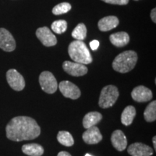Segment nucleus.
Segmentation results:
<instances>
[{
	"instance_id": "f3484780",
	"label": "nucleus",
	"mask_w": 156,
	"mask_h": 156,
	"mask_svg": "<svg viewBox=\"0 0 156 156\" xmlns=\"http://www.w3.org/2000/svg\"><path fill=\"white\" fill-rule=\"evenodd\" d=\"M103 116L101 113L98 112H89L84 116L83 120V125L84 128L89 129L96 125L102 119Z\"/></svg>"
},
{
	"instance_id": "393cba45",
	"label": "nucleus",
	"mask_w": 156,
	"mask_h": 156,
	"mask_svg": "<svg viewBox=\"0 0 156 156\" xmlns=\"http://www.w3.org/2000/svg\"><path fill=\"white\" fill-rule=\"evenodd\" d=\"M104 2L111 4V5H126L129 3V0H101Z\"/></svg>"
},
{
	"instance_id": "412c9836",
	"label": "nucleus",
	"mask_w": 156,
	"mask_h": 156,
	"mask_svg": "<svg viewBox=\"0 0 156 156\" xmlns=\"http://www.w3.org/2000/svg\"><path fill=\"white\" fill-rule=\"evenodd\" d=\"M144 118L146 122H152L156 119V101H153L147 105L144 112Z\"/></svg>"
},
{
	"instance_id": "cd10ccee",
	"label": "nucleus",
	"mask_w": 156,
	"mask_h": 156,
	"mask_svg": "<svg viewBox=\"0 0 156 156\" xmlns=\"http://www.w3.org/2000/svg\"><path fill=\"white\" fill-rule=\"evenodd\" d=\"M57 156H72V155H70V153H68V152L62 151V152H59V153H58Z\"/></svg>"
},
{
	"instance_id": "ddd939ff",
	"label": "nucleus",
	"mask_w": 156,
	"mask_h": 156,
	"mask_svg": "<svg viewBox=\"0 0 156 156\" xmlns=\"http://www.w3.org/2000/svg\"><path fill=\"white\" fill-rule=\"evenodd\" d=\"M102 139L103 136L100 130L95 126L87 129L86 131L83 134V140L85 143L88 145H95L98 143Z\"/></svg>"
},
{
	"instance_id": "a211bd4d",
	"label": "nucleus",
	"mask_w": 156,
	"mask_h": 156,
	"mask_svg": "<svg viewBox=\"0 0 156 156\" xmlns=\"http://www.w3.org/2000/svg\"><path fill=\"white\" fill-rule=\"evenodd\" d=\"M22 151L25 155L29 156H41L44 153V149L39 144L30 143L23 145Z\"/></svg>"
},
{
	"instance_id": "1a4fd4ad",
	"label": "nucleus",
	"mask_w": 156,
	"mask_h": 156,
	"mask_svg": "<svg viewBox=\"0 0 156 156\" xmlns=\"http://www.w3.org/2000/svg\"><path fill=\"white\" fill-rule=\"evenodd\" d=\"M63 69L69 75L73 77H81L87 73V67L85 64L69 61L64 62L62 64Z\"/></svg>"
},
{
	"instance_id": "c85d7f7f",
	"label": "nucleus",
	"mask_w": 156,
	"mask_h": 156,
	"mask_svg": "<svg viewBox=\"0 0 156 156\" xmlns=\"http://www.w3.org/2000/svg\"><path fill=\"white\" fill-rule=\"evenodd\" d=\"M153 143L154 145V149H155V151L156 150V136H154L153 137Z\"/></svg>"
},
{
	"instance_id": "20e7f679",
	"label": "nucleus",
	"mask_w": 156,
	"mask_h": 156,
	"mask_svg": "<svg viewBox=\"0 0 156 156\" xmlns=\"http://www.w3.org/2000/svg\"><path fill=\"white\" fill-rule=\"evenodd\" d=\"M119 96V90L115 85H109L101 90L98 104L102 108H108L114 106Z\"/></svg>"
},
{
	"instance_id": "c756f323",
	"label": "nucleus",
	"mask_w": 156,
	"mask_h": 156,
	"mask_svg": "<svg viewBox=\"0 0 156 156\" xmlns=\"http://www.w3.org/2000/svg\"><path fill=\"white\" fill-rule=\"evenodd\" d=\"M85 156H93V155H90V154H85Z\"/></svg>"
},
{
	"instance_id": "0eeeda50",
	"label": "nucleus",
	"mask_w": 156,
	"mask_h": 156,
	"mask_svg": "<svg viewBox=\"0 0 156 156\" xmlns=\"http://www.w3.org/2000/svg\"><path fill=\"white\" fill-rule=\"evenodd\" d=\"M60 92L64 97L71 98L73 100H76L79 98L81 95V91L77 85L72 82L64 80L62 81L58 85Z\"/></svg>"
},
{
	"instance_id": "9b49d317",
	"label": "nucleus",
	"mask_w": 156,
	"mask_h": 156,
	"mask_svg": "<svg viewBox=\"0 0 156 156\" xmlns=\"http://www.w3.org/2000/svg\"><path fill=\"white\" fill-rule=\"evenodd\" d=\"M132 98L134 101L139 103L147 102L153 98V93L151 90L143 85L134 87L131 93Z\"/></svg>"
},
{
	"instance_id": "dca6fc26",
	"label": "nucleus",
	"mask_w": 156,
	"mask_h": 156,
	"mask_svg": "<svg viewBox=\"0 0 156 156\" xmlns=\"http://www.w3.org/2000/svg\"><path fill=\"white\" fill-rule=\"evenodd\" d=\"M109 40L114 46L116 47H124L129 42V36L126 32H118L109 36Z\"/></svg>"
},
{
	"instance_id": "4468645a",
	"label": "nucleus",
	"mask_w": 156,
	"mask_h": 156,
	"mask_svg": "<svg viewBox=\"0 0 156 156\" xmlns=\"http://www.w3.org/2000/svg\"><path fill=\"white\" fill-rule=\"evenodd\" d=\"M111 140L114 147L118 151H124L127 146V140L125 134L120 129L115 130L113 132Z\"/></svg>"
},
{
	"instance_id": "5701e85b",
	"label": "nucleus",
	"mask_w": 156,
	"mask_h": 156,
	"mask_svg": "<svg viewBox=\"0 0 156 156\" xmlns=\"http://www.w3.org/2000/svg\"><path fill=\"white\" fill-rule=\"evenodd\" d=\"M51 28L56 34H64L67 29V23L64 20H58L52 23Z\"/></svg>"
},
{
	"instance_id": "f257e3e1",
	"label": "nucleus",
	"mask_w": 156,
	"mask_h": 156,
	"mask_svg": "<svg viewBox=\"0 0 156 156\" xmlns=\"http://www.w3.org/2000/svg\"><path fill=\"white\" fill-rule=\"evenodd\" d=\"M41 128L34 119L29 116L14 117L6 126V136L15 142L34 140L40 135Z\"/></svg>"
},
{
	"instance_id": "6e6552de",
	"label": "nucleus",
	"mask_w": 156,
	"mask_h": 156,
	"mask_svg": "<svg viewBox=\"0 0 156 156\" xmlns=\"http://www.w3.org/2000/svg\"><path fill=\"white\" fill-rule=\"evenodd\" d=\"M36 35L42 44L47 47L54 46L57 44V40L51 30L48 27H42L37 29Z\"/></svg>"
},
{
	"instance_id": "b1692460",
	"label": "nucleus",
	"mask_w": 156,
	"mask_h": 156,
	"mask_svg": "<svg viewBox=\"0 0 156 156\" xmlns=\"http://www.w3.org/2000/svg\"><path fill=\"white\" fill-rule=\"evenodd\" d=\"M72 8V6L68 2H62L56 5L52 9V13L55 15L65 14Z\"/></svg>"
},
{
	"instance_id": "f8f14e48",
	"label": "nucleus",
	"mask_w": 156,
	"mask_h": 156,
	"mask_svg": "<svg viewBox=\"0 0 156 156\" xmlns=\"http://www.w3.org/2000/svg\"><path fill=\"white\" fill-rule=\"evenodd\" d=\"M127 151L132 156H151L153 154V148L141 142H135L130 145Z\"/></svg>"
},
{
	"instance_id": "9d476101",
	"label": "nucleus",
	"mask_w": 156,
	"mask_h": 156,
	"mask_svg": "<svg viewBox=\"0 0 156 156\" xmlns=\"http://www.w3.org/2000/svg\"><path fill=\"white\" fill-rule=\"evenodd\" d=\"M16 48V43L12 35L5 28H0V48L7 52L13 51Z\"/></svg>"
},
{
	"instance_id": "bb28decb",
	"label": "nucleus",
	"mask_w": 156,
	"mask_h": 156,
	"mask_svg": "<svg viewBox=\"0 0 156 156\" xmlns=\"http://www.w3.org/2000/svg\"><path fill=\"white\" fill-rule=\"evenodd\" d=\"M151 17L152 20L154 23H156V9L153 8L151 10Z\"/></svg>"
},
{
	"instance_id": "2eb2a0df",
	"label": "nucleus",
	"mask_w": 156,
	"mask_h": 156,
	"mask_svg": "<svg viewBox=\"0 0 156 156\" xmlns=\"http://www.w3.org/2000/svg\"><path fill=\"white\" fill-rule=\"evenodd\" d=\"M119 24V20L116 16H106L101 18L98 21V26L99 30L103 32H106L116 28Z\"/></svg>"
},
{
	"instance_id": "4be33fe9",
	"label": "nucleus",
	"mask_w": 156,
	"mask_h": 156,
	"mask_svg": "<svg viewBox=\"0 0 156 156\" xmlns=\"http://www.w3.org/2000/svg\"><path fill=\"white\" fill-rule=\"evenodd\" d=\"M87 28L84 23H80L75 27L73 32L72 36L77 41H83L86 38Z\"/></svg>"
},
{
	"instance_id": "423d86ee",
	"label": "nucleus",
	"mask_w": 156,
	"mask_h": 156,
	"mask_svg": "<svg viewBox=\"0 0 156 156\" xmlns=\"http://www.w3.org/2000/svg\"><path fill=\"white\" fill-rule=\"evenodd\" d=\"M7 80L9 85L14 90L21 91L24 89L25 82L24 77L16 69H11L7 72Z\"/></svg>"
},
{
	"instance_id": "7ed1b4c3",
	"label": "nucleus",
	"mask_w": 156,
	"mask_h": 156,
	"mask_svg": "<svg viewBox=\"0 0 156 156\" xmlns=\"http://www.w3.org/2000/svg\"><path fill=\"white\" fill-rule=\"evenodd\" d=\"M68 54L70 58L77 63L88 64L93 62L90 52L85 44L82 41H74L70 43L68 47Z\"/></svg>"
},
{
	"instance_id": "a878e982",
	"label": "nucleus",
	"mask_w": 156,
	"mask_h": 156,
	"mask_svg": "<svg viewBox=\"0 0 156 156\" xmlns=\"http://www.w3.org/2000/svg\"><path fill=\"white\" fill-rule=\"evenodd\" d=\"M99 45H100V43H99L98 41L97 40H93L90 43V46L91 49L93 51H95L98 48Z\"/></svg>"
},
{
	"instance_id": "6ab92c4d",
	"label": "nucleus",
	"mask_w": 156,
	"mask_h": 156,
	"mask_svg": "<svg viewBox=\"0 0 156 156\" xmlns=\"http://www.w3.org/2000/svg\"><path fill=\"white\" fill-rule=\"evenodd\" d=\"M136 116V109L133 106H128L123 111L121 121L124 125L129 126L133 122L134 117Z\"/></svg>"
},
{
	"instance_id": "7c9ffc66",
	"label": "nucleus",
	"mask_w": 156,
	"mask_h": 156,
	"mask_svg": "<svg viewBox=\"0 0 156 156\" xmlns=\"http://www.w3.org/2000/svg\"><path fill=\"white\" fill-rule=\"evenodd\" d=\"M135 1H137V0H135Z\"/></svg>"
},
{
	"instance_id": "39448f33",
	"label": "nucleus",
	"mask_w": 156,
	"mask_h": 156,
	"mask_svg": "<svg viewBox=\"0 0 156 156\" xmlns=\"http://www.w3.org/2000/svg\"><path fill=\"white\" fill-rule=\"evenodd\" d=\"M39 83L43 90L48 94H53L57 90V81L51 72L44 71L41 73L39 76Z\"/></svg>"
},
{
	"instance_id": "f03ea898",
	"label": "nucleus",
	"mask_w": 156,
	"mask_h": 156,
	"mask_svg": "<svg viewBox=\"0 0 156 156\" xmlns=\"http://www.w3.org/2000/svg\"><path fill=\"white\" fill-rule=\"evenodd\" d=\"M137 58V54L134 51H125L116 56L113 61L112 67L118 73H129L135 67Z\"/></svg>"
},
{
	"instance_id": "aec40b11",
	"label": "nucleus",
	"mask_w": 156,
	"mask_h": 156,
	"mask_svg": "<svg viewBox=\"0 0 156 156\" xmlns=\"http://www.w3.org/2000/svg\"><path fill=\"white\" fill-rule=\"evenodd\" d=\"M57 140L61 145L67 146V147H71L75 143L73 135L67 131L58 132L57 134Z\"/></svg>"
}]
</instances>
